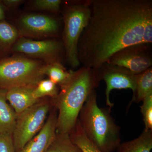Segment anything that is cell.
<instances>
[{
  "label": "cell",
  "mask_w": 152,
  "mask_h": 152,
  "mask_svg": "<svg viewBox=\"0 0 152 152\" xmlns=\"http://www.w3.org/2000/svg\"><path fill=\"white\" fill-rule=\"evenodd\" d=\"M34 88L18 87L7 90V101H8L17 115L20 113L40 100H37L33 95Z\"/></svg>",
  "instance_id": "7c38bea8"
},
{
  "label": "cell",
  "mask_w": 152,
  "mask_h": 152,
  "mask_svg": "<svg viewBox=\"0 0 152 152\" xmlns=\"http://www.w3.org/2000/svg\"><path fill=\"white\" fill-rule=\"evenodd\" d=\"M71 140L83 152H102L88 138L82 128L78 118L75 127L69 134Z\"/></svg>",
  "instance_id": "e0dca14e"
},
{
  "label": "cell",
  "mask_w": 152,
  "mask_h": 152,
  "mask_svg": "<svg viewBox=\"0 0 152 152\" xmlns=\"http://www.w3.org/2000/svg\"><path fill=\"white\" fill-rule=\"evenodd\" d=\"M45 63L21 54H14L0 60V89L34 88L44 78Z\"/></svg>",
  "instance_id": "5b68a950"
},
{
  "label": "cell",
  "mask_w": 152,
  "mask_h": 152,
  "mask_svg": "<svg viewBox=\"0 0 152 152\" xmlns=\"http://www.w3.org/2000/svg\"><path fill=\"white\" fill-rule=\"evenodd\" d=\"M99 83L89 68L70 70L69 77L60 85L58 95L51 99L58 112L56 133L69 135L73 131L83 106Z\"/></svg>",
  "instance_id": "7a4b0ae2"
},
{
  "label": "cell",
  "mask_w": 152,
  "mask_h": 152,
  "mask_svg": "<svg viewBox=\"0 0 152 152\" xmlns=\"http://www.w3.org/2000/svg\"><path fill=\"white\" fill-rule=\"evenodd\" d=\"M44 75L48 76L50 80L60 86L67 79L70 70L67 71L62 64H45L42 70Z\"/></svg>",
  "instance_id": "d6986e66"
},
{
  "label": "cell",
  "mask_w": 152,
  "mask_h": 152,
  "mask_svg": "<svg viewBox=\"0 0 152 152\" xmlns=\"http://www.w3.org/2000/svg\"><path fill=\"white\" fill-rule=\"evenodd\" d=\"M58 112L54 107L42 129L18 152H47L56 134Z\"/></svg>",
  "instance_id": "8fae6325"
},
{
  "label": "cell",
  "mask_w": 152,
  "mask_h": 152,
  "mask_svg": "<svg viewBox=\"0 0 152 152\" xmlns=\"http://www.w3.org/2000/svg\"><path fill=\"white\" fill-rule=\"evenodd\" d=\"M7 90L0 89V135H12L17 115L6 98Z\"/></svg>",
  "instance_id": "4fadbf2b"
},
{
  "label": "cell",
  "mask_w": 152,
  "mask_h": 152,
  "mask_svg": "<svg viewBox=\"0 0 152 152\" xmlns=\"http://www.w3.org/2000/svg\"><path fill=\"white\" fill-rule=\"evenodd\" d=\"M11 53L40 60L47 64H62L63 60L65 59L62 41L58 38L34 40L20 37Z\"/></svg>",
  "instance_id": "52a82bcc"
},
{
  "label": "cell",
  "mask_w": 152,
  "mask_h": 152,
  "mask_svg": "<svg viewBox=\"0 0 152 152\" xmlns=\"http://www.w3.org/2000/svg\"><path fill=\"white\" fill-rule=\"evenodd\" d=\"M142 102L140 111L145 124V129L152 130V93L147 96Z\"/></svg>",
  "instance_id": "7402d4cb"
},
{
  "label": "cell",
  "mask_w": 152,
  "mask_h": 152,
  "mask_svg": "<svg viewBox=\"0 0 152 152\" xmlns=\"http://www.w3.org/2000/svg\"><path fill=\"white\" fill-rule=\"evenodd\" d=\"M152 149V130L144 129L140 135L130 141L120 144L118 152H151Z\"/></svg>",
  "instance_id": "9a60e30c"
},
{
  "label": "cell",
  "mask_w": 152,
  "mask_h": 152,
  "mask_svg": "<svg viewBox=\"0 0 152 152\" xmlns=\"http://www.w3.org/2000/svg\"><path fill=\"white\" fill-rule=\"evenodd\" d=\"M152 93V68L136 75V91L129 106L133 102H142L147 96Z\"/></svg>",
  "instance_id": "2e32d148"
},
{
  "label": "cell",
  "mask_w": 152,
  "mask_h": 152,
  "mask_svg": "<svg viewBox=\"0 0 152 152\" xmlns=\"http://www.w3.org/2000/svg\"><path fill=\"white\" fill-rule=\"evenodd\" d=\"M6 18V9L0 1V21L4 20Z\"/></svg>",
  "instance_id": "d4e9b609"
},
{
  "label": "cell",
  "mask_w": 152,
  "mask_h": 152,
  "mask_svg": "<svg viewBox=\"0 0 152 152\" xmlns=\"http://www.w3.org/2000/svg\"><path fill=\"white\" fill-rule=\"evenodd\" d=\"M107 63L123 67L135 75L152 66V44L141 43L126 47L115 53Z\"/></svg>",
  "instance_id": "9c48e42d"
},
{
  "label": "cell",
  "mask_w": 152,
  "mask_h": 152,
  "mask_svg": "<svg viewBox=\"0 0 152 152\" xmlns=\"http://www.w3.org/2000/svg\"><path fill=\"white\" fill-rule=\"evenodd\" d=\"M20 37L16 26L6 21H0V57L5 58Z\"/></svg>",
  "instance_id": "5bb4252c"
},
{
  "label": "cell",
  "mask_w": 152,
  "mask_h": 152,
  "mask_svg": "<svg viewBox=\"0 0 152 152\" xmlns=\"http://www.w3.org/2000/svg\"><path fill=\"white\" fill-rule=\"evenodd\" d=\"M1 2L6 10H15L24 2L23 0H2Z\"/></svg>",
  "instance_id": "cb8c5ba5"
},
{
  "label": "cell",
  "mask_w": 152,
  "mask_h": 152,
  "mask_svg": "<svg viewBox=\"0 0 152 152\" xmlns=\"http://www.w3.org/2000/svg\"><path fill=\"white\" fill-rule=\"evenodd\" d=\"M16 27L20 37L34 40L58 38L60 22L54 17L42 14H26L17 20Z\"/></svg>",
  "instance_id": "ba28073f"
},
{
  "label": "cell",
  "mask_w": 152,
  "mask_h": 152,
  "mask_svg": "<svg viewBox=\"0 0 152 152\" xmlns=\"http://www.w3.org/2000/svg\"><path fill=\"white\" fill-rule=\"evenodd\" d=\"M53 104L51 101H41L17 115L12 137L15 152L21 150L45 125Z\"/></svg>",
  "instance_id": "8992f818"
},
{
  "label": "cell",
  "mask_w": 152,
  "mask_h": 152,
  "mask_svg": "<svg viewBox=\"0 0 152 152\" xmlns=\"http://www.w3.org/2000/svg\"><path fill=\"white\" fill-rule=\"evenodd\" d=\"M62 3L61 0H34L31 2L30 7L35 10L58 14L61 12Z\"/></svg>",
  "instance_id": "44dd1931"
},
{
  "label": "cell",
  "mask_w": 152,
  "mask_h": 152,
  "mask_svg": "<svg viewBox=\"0 0 152 152\" xmlns=\"http://www.w3.org/2000/svg\"><path fill=\"white\" fill-rule=\"evenodd\" d=\"M47 152H83L71 140L69 135L56 134Z\"/></svg>",
  "instance_id": "ac0fdd59"
},
{
  "label": "cell",
  "mask_w": 152,
  "mask_h": 152,
  "mask_svg": "<svg viewBox=\"0 0 152 152\" xmlns=\"http://www.w3.org/2000/svg\"><path fill=\"white\" fill-rule=\"evenodd\" d=\"M90 10L79 39L78 58L97 77L102 66L120 50L152 43V0H91Z\"/></svg>",
  "instance_id": "6da1fadb"
},
{
  "label": "cell",
  "mask_w": 152,
  "mask_h": 152,
  "mask_svg": "<svg viewBox=\"0 0 152 152\" xmlns=\"http://www.w3.org/2000/svg\"><path fill=\"white\" fill-rule=\"evenodd\" d=\"M91 0L68 2L62 11L64 28L62 41L65 60L70 66L75 69L80 65L78 58L79 39L90 18Z\"/></svg>",
  "instance_id": "277c9868"
},
{
  "label": "cell",
  "mask_w": 152,
  "mask_h": 152,
  "mask_svg": "<svg viewBox=\"0 0 152 152\" xmlns=\"http://www.w3.org/2000/svg\"><path fill=\"white\" fill-rule=\"evenodd\" d=\"M0 152H15L12 135H0Z\"/></svg>",
  "instance_id": "603a6c76"
},
{
  "label": "cell",
  "mask_w": 152,
  "mask_h": 152,
  "mask_svg": "<svg viewBox=\"0 0 152 152\" xmlns=\"http://www.w3.org/2000/svg\"><path fill=\"white\" fill-rule=\"evenodd\" d=\"M110 112L98 106L95 89L88 97L79 115L85 134L102 152H113L121 144V128L115 123Z\"/></svg>",
  "instance_id": "3957f363"
},
{
  "label": "cell",
  "mask_w": 152,
  "mask_h": 152,
  "mask_svg": "<svg viewBox=\"0 0 152 152\" xmlns=\"http://www.w3.org/2000/svg\"><path fill=\"white\" fill-rule=\"evenodd\" d=\"M99 81L103 80L105 82L106 104L110 111L114 104L110 100V94L114 89H131L133 96L136 91V75L126 68L112 64H104L98 73Z\"/></svg>",
  "instance_id": "30bf717a"
},
{
  "label": "cell",
  "mask_w": 152,
  "mask_h": 152,
  "mask_svg": "<svg viewBox=\"0 0 152 152\" xmlns=\"http://www.w3.org/2000/svg\"><path fill=\"white\" fill-rule=\"evenodd\" d=\"M57 86L58 85L50 79H43L35 87L33 91V95L38 100L47 96L53 99L56 96L59 91Z\"/></svg>",
  "instance_id": "ffe728a7"
},
{
  "label": "cell",
  "mask_w": 152,
  "mask_h": 152,
  "mask_svg": "<svg viewBox=\"0 0 152 152\" xmlns=\"http://www.w3.org/2000/svg\"><path fill=\"white\" fill-rule=\"evenodd\" d=\"M1 57H0V60H1Z\"/></svg>",
  "instance_id": "484cf974"
}]
</instances>
